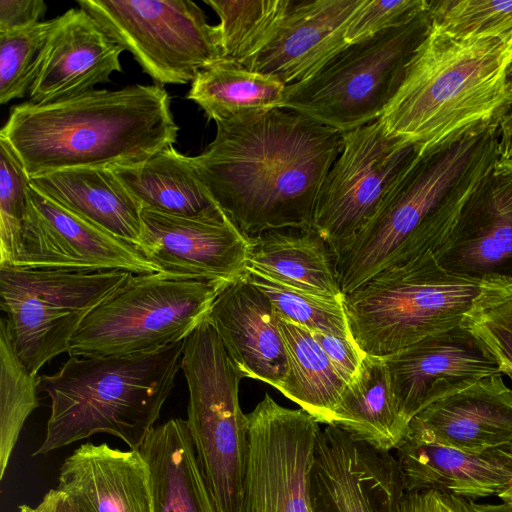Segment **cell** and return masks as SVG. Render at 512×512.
<instances>
[{
  "mask_svg": "<svg viewBox=\"0 0 512 512\" xmlns=\"http://www.w3.org/2000/svg\"><path fill=\"white\" fill-rule=\"evenodd\" d=\"M402 418L498 373L494 360L461 326L383 357Z\"/></svg>",
  "mask_w": 512,
  "mask_h": 512,
  "instance_id": "e0dca14e",
  "label": "cell"
},
{
  "mask_svg": "<svg viewBox=\"0 0 512 512\" xmlns=\"http://www.w3.org/2000/svg\"><path fill=\"white\" fill-rule=\"evenodd\" d=\"M331 425L378 450L395 449L408 425L385 358L365 354L357 375L342 392Z\"/></svg>",
  "mask_w": 512,
  "mask_h": 512,
  "instance_id": "83f0119b",
  "label": "cell"
},
{
  "mask_svg": "<svg viewBox=\"0 0 512 512\" xmlns=\"http://www.w3.org/2000/svg\"><path fill=\"white\" fill-rule=\"evenodd\" d=\"M213 141L192 157L211 196L248 237L312 229L322 183L343 133L276 108L216 123Z\"/></svg>",
  "mask_w": 512,
  "mask_h": 512,
  "instance_id": "6da1fadb",
  "label": "cell"
},
{
  "mask_svg": "<svg viewBox=\"0 0 512 512\" xmlns=\"http://www.w3.org/2000/svg\"><path fill=\"white\" fill-rule=\"evenodd\" d=\"M511 63L512 32L457 38L429 20L379 120L419 156L444 151L495 123L512 106Z\"/></svg>",
  "mask_w": 512,
  "mask_h": 512,
  "instance_id": "3957f363",
  "label": "cell"
},
{
  "mask_svg": "<svg viewBox=\"0 0 512 512\" xmlns=\"http://www.w3.org/2000/svg\"><path fill=\"white\" fill-rule=\"evenodd\" d=\"M461 327L497 366H512V275H481L479 293Z\"/></svg>",
  "mask_w": 512,
  "mask_h": 512,
  "instance_id": "d6a6232c",
  "label": "cell"
},
{
  "mask_svg": "<svg viewBox=\"0 0 512 512\" xmlns=\"http://www.w3.org/2000/svg\"><path fill=\"white\" fill-rule=\"evenodd\" d=\"M248 268L314 294L341 298L335 255L313 229H280L251 237Z\"/></svg>",
  "mask_w": 512,
  "mask_h": 512,
  "instance_id": "4316f807",
  "label": "cell"
},
{
  "mask_svg": "<svg viewBox=\"0 0 512 512\" xmlns=\"http://www.w3.org/2000/svg\"><path fill=\"white\" fill-rule=\"evenodd\" d=\"M475 512H512V504H476L473 502Z\"/></svg>",
  "mask_w": 512,
  "mask_h": 512,
  "instance_id": "bcb514c9",
  "label": "cell"
},
{
  "mask_svg": "<svg viewBox=\"0 0 512 512\" xmlns=\"http://www.w3.org/2000/svg\"><path fill=\"white\" fill-rule=\"evenodd\" d=\"M336 372L347 384L357 375L365 354L355 342L318 331H310Z\"/></svg>",
  "mask_w": 512,
  "mask_h": 512,
  "instance_id": "60d3db41",
  "label": "cell"
},
{
  "mask_svg": "<svg viewBox=\"0 0 512 512\" xmlns=\"http://www.w3.org/2000/svg\"><path fill=\"white\" fill-rule=\"evenodd\" d=\"M139 451L152 481L153 512H220L200 469L186 420L155 426Z\"/></svg>",
  "mask_w": 512,
  "mask_h": 512,
  "instance_id": "d4e9b609",
  "label": "cell"
},
{
  "mask_svg": "<svg viewBox=\"0 0 512 512\" xmlns=\"http://www.w3.org/2000/svg\"><path fill=\"white\" fill-rule=\"evenodd\" d=\"M428 24L426 11L404 25L348 44L313 75L287 85L281 108L342 133L380 119Z\"/></svg>",
  "mask_w": 512,
  "mask_h": 512,
  "instance_id": "ba28073f",
  "label": "cell"
},
{
  "mask_svg": "<svg viewBox=\"0 0 512 512\" xmlns=\"http://www.w3.org/2000/svg\"><path fill=\"white\" fill-rule=\"evenodd\" d=\"M218 15L222 58L245 66L272 38L294 0H204Z\"/></svg>",
  "mask_w": 512,
  "mask_h": 512,
  "instance_id": "4dcf8cb0",
  "label": "cell"
},
{
  "mask_svg": "<svg viewBox=\"0 0 512 512\" xmlns=\"http://www.w3.org/2000/svg\"><path fill=\"white\" fill-rule=\"evenodd\" d=\"M160 87L192 82L222 59L218 25L190 0H77Z\"/></svg>",
  "mask_w": 512,
  "mask_h": 512,
  "instance_id": "8fae6325",
  "label": "cell"
},
{
  "mask_svg": "<svg viewBox=\"0 0 512 512\" xmlns=\"http://www.w3.org/2000/svg\"><path fill=\"white\" fill-rule=\"evenodd\" d=\"M507 84H508L509 92L512 96V63L510 64V66L508 68V72H507Z\"/></svg>",
  "mask_w": 512,
  "mask_h": 512,
  "instance_id": "f907efd6",
  "label": "cell"
},
{
  "mask_svg": "<svg viewBox=\"0 0 512 512\" xmlns=\"http://www.w3.org/2000/svg\"><path fill=\"white\" fill-rule=\"evenodd\" d=\"M55 18L0 33V103L29 95L40 71Z\"/></svg>",
  "mask_w": 512,
  "mask_h": 512,
  "instance_id": "d590c367",
  "label": "cell"
},
{
  "mask_svg": "<svg viewBox=\"0 0 512 512\" xmlns=\"http://www.w3.org/2000/svg\"><path fill=\"white\" fill-rule=\"evenodd\" d=\"M189 401L187 427L220 512H240L248 453V417L239 404L243 377L205 320L185 340L180 362Z\"/></svg>",
  "mask_w": 512,
  "mask_h": 512,
  "instance_id": "52a82bcc",
  "label": "cell"
},
{
  "mask_svg": "<svg viewBox=\"0 0 512 512\" xmlns=\"http://www.w3.org/2000/svg\"><path fill=\"white\" fill-rule=\"evenodd\" d=\"M123 51L85 10L69 9L55 18L30 102H56L109 82L112 73L122 71Z\"/></svg>",
  "mask_w": 512,
  "mask_h": 512,
  "instance_id": "d6986e66",
  "label": "cell"
},
{
  "mask_svg": "<svg viewBox=\"0 0 512 512\" xmlns=\"http://www.w3.org/2000/svg\"><path fill=\"white\" fill-rule=\"evenodd\" d=\"M425 0H363L351 18L345 40L352 44L382 31L404 25L426 12Z\"/></svg>",
  "mask_w": 512,
  "mask_h": 512,
  "instance_id": "f35d334b",
  "label": "cell"
},
{
  "mask_svg": "<svg viewBox=\"0 0 512 512\" xmlns=\"http://www.w3.org/2000/svg\"><path fill=\"white\" fill-rule=\"evenodd\" d=\"M286 86L229 59L201 69L186 99L195 102L215 123L281 108Z\"/></svg>",
  "mask_w": 512,
  "mask_h": 512,
  "instance_id": "f1b7e54d",
  "label": "cell"
},
{
  "mask_svg": "<svg viewBox=\"0 0 512 512\" xmlns=\"http://www.w3.org/2000/svg\"><path fill=\"white\" fill-rule=\"evenodd\" d=\"M418 155L379 119L343 133L341 153L322 183L312 220V229L334 255L375 218Z\"/></svg>",
  "mask_w": 512,
  "mask_h": 512,
  "instance_id": "7c38bea8",
  "label": "cell"
},
{
  "mask_svg": "<svg viewBox=\"0 0 512 512\" xmlns=\"http://www.w3.org/2000/svg\"><path fill=\"white\" fill-rule=\"evenodd\" d=\"M228 285L160 272L131 274L84 319L68 354L127 356L184 341L208 319L216 298Z\"/></svg>",
  "mask_w": 512,
  "mask_h": 512,
  "instance_id": "8992f818",
  "label": "cell"
},
{
  "mask_svg": "<svg viewBox=\"0 0 512 512\" xmlns=\"http://www.w3.org/2000/svg\"><path fill=\"white\" fill-rule=\"evenodd\" d=\"M29 186L20 158L0 135V266L12 265L26 217Z\"/></svg>",
  "mask_w": 512,
  "mask_h": 512,
  "instance_id": "8d00e7d4",
  "label": "cell"
},
{
  "mask_svg": "<svg viewBox=\"0 0 512 512\" xmlns=\"http://www.w3.org/2000/svg\"><path fill=\"white\" fill-rule=\"evenodd\" d=\"M487 128L444 151L413 160L375 218L335 254L344 295L388 267L415 257L420 228L462 172Z\"/></svg>",
  "mask_w": 512,
  "mask_h": 512,
  "instance_id": "30bf717a",
  "label": "cell"
},
{
  "mask_svg": "<svg viewBox=\"0 0 512 512\" xmlns=\"http://www.w3.org/2000/svg\"><path fill=\"white\" fill-rule=\"evenodd\" d=\"M208 321L244 378L279 387L288 373V359L277 315L246 275L219 294Z\"/></svg>",
  "mask_w": 512,
  "mask_h": 512,
  "instance_id": "ffe728a7",
  "label": "cell"
},
{
  "mask_svg": "<svg viewBox=\"0 0 512 512\" xmlns=\"http://www.w3.org/2000/svg\"><path fill=\"white\" fill-rule=\"evenodd\" d=\"M474 218L512 219V154L499 153L490 188Z\"/></svg>",
  "mask_w": 512,
  "mask_h": 512,
  "instance_id": "ab89813d",
  "label": "cell"
},
{
  "mask_svg": "<svg viewBox=\"0 0 512 512\" xmlns=\"http://www.w3.org/2000/svg\"><path fill=\"white\" fill-rule=\"evenodd\" d=\"M248 453L240 512H313L311 477L319 422L268 393L247 414Z\"/></svg>",
  "mask_w": 512,
  "mask_h": 512,
  "instance_id": "4fadbf2b",
  "label": "cell"
},
{
  "mask_svg": "<svg viewBox=\"0 0 512 512\" xmlns=\"http://www.w3.org/2000/svg\"><path fill=\"white\" fill-rule=\"evenodd\" d=\"M30 186L67 210L136 246L142 206L108 168H72L30 179Z\"/></svg>",
  "mask_w": 512,
  "mask_h": 512,
  "instance_id": "cb8c5ba5",
  "label": "cell"
},
{
  "mask_svg": "<svg viewBox=\"0 0 512 512\" xmlns=\"http://www.w3.org/2000/svg\"><path fill=\"white\" fill-rule=\"evenodd\" d=\"M512 261V219L475 218L445 253L442 263L460 273L481 276Z\"/></svg>",
  "mask_w": 512,
  "mask_h": 512,
  "instance_id": "e575fe53",
  "label": "cell"
},
{
  "mask_svg": "<svg viewBox=\"0 0 512 512\" xmlns=\"http://www.w3.org/2000/svg\"><path fill=\"white\" fill-rule=\"evenodd\" d=\"M184 343L127 356H70L57 373L38 377V392L50 398L51 410L44 439L32 455L98 433L139 450L174 388Z\"/></svg>",
  "mask_w": 512,
  "mask_h": 512,
  "instance_id": "277c9868",
  "label": "cell"
},
{
  "mask_svg": "<svg viewBox=\"0 0 512 512\" xmlns=\"http://www.w3.org/2000/svg\"><path fill=\"white\" fill-rule=\"evenodd\" d=\"M363 0H294L277 31L245 65L285 85L301 82L348 43V24Z\"/></svg>",
  "mask_w": 512,
  "mask_h": 512,
  "instance_id": "ac0fdd59",
  "label": "cell"
},
{
  "mask_svg": "<svg viewBox=\"0 0 512 512\" xmlns=\"http://www.w3.org/2000/svg\"><path fill=\"white\" fill-rule=\"evenodd\" d=\"M484 454L512 472V442L488 450Z\"/></svg>",
  "mask_w": 512,
  "mask_h": 512,
  "instance_id": "f6af8a7d",
  "label": "cell"
},
{
  "mask_svg": "<svg viewBox=\"0 0 512 512\" xmlns=\"http://www.w3.org/2000/svg\"><path fill=\"white\" fill-rule=\"evenodd\" d=\"M497 497L505 503L512 504V484H510L506 489L501 491Z\"/></svg>",
  "mask_w": 512,
  "mask_h": 512,
  "instance_id": "7dc6e473",
  "label": "cell"
},
{
  "mask_svg": "<svg viewBox=\"0 0 512 512\" xmlns=\"http://www.w3.org/2000/svg\"><path fill=\"white\" fill-rule=\"evenodd\" d=\"M405 495L391 452L333 425L321 429L311 477L313 512H401Z\"/></svg>",
  "mask_w": 512,
  "mask_h": 512,
  "instance_id": "2e32d148",
  "label": "cell"
},
{
  "mask_svg": "<svg viewBox=\"0 0 512 512\" xmlns=\"http://www.w3.org/2000/svg\"><path fill=\"white\" fill-rule=\"evenodd\" d=\"M56 488L89 512H153L151 472L139 450L86 442L62 463Z\"/></svg>",
  "mask_w": 512,
  "mask_h": 512,
  "instance_id": "7402d4cb",
  "label": "cell"
},
{
  "mask_svg": "<svg viewBox=\"0 0 512 512\" xmlns=\"http://www.w3.org/2000/svg\"><path fill=\"white\" fill-rule=\"evenodd\" d=\"M480 283L481 276L447 268L433 251L388 267L344 295L352 338L364 354L386 357L456 329Z\"/></svg>",
  "mask_w": 512,
  "mask_h": 512,
  "instance_id": "5b68a950",
  "label": "cell"
},
{
  "mask_svg": "<svg viewBox=\"0 0 512 512\" xmlns=\"http://www.w3.org/2000/svg\"><path fill=\"white\" fill-rule=\"evenodd\" d=\"M288 373L276 389L319 423L331 425L346 383L311 332L277 316Z\"/></svg>",
  "mask_w": 512,
  "mask_h": 512,
  "instance_id": "f546056e",
  "label": "cell"
},
{
  "mask_svg": "<svg viewBox=\"0 0 512 512\" xmlns=\"http://www.w3.org/2000/svg\"><path fill=\"white\" fill-rule=\"evenodd\" d=\"M37 377L19 359L8 321L0 322V480H3L21 430L38 407Z\"/></svg>",
  "mask_w": 512,
  "mask_h": 512,
  "instance_id": "1f68e13d",
  "label": "cell"
},
{
  "mask_svg": "<svg viewBox=\"0 0 512 512\" xmlns=\"http://www.w3.org/2000/svg\"><path fill=\"white\" fill-rule=\"evenodd\" d=\"M473 502L437 491L406 493L401 512H475Z\"/></svg>",
  "mask_w": 512,
  "mask_h": 512,
  "instance_id": "b9f144b4",
  "label": "cell"
},
{
  "mask_svg": "<svg viewBox=\"0 0 512 512\" xmlns=\"http://www.w3.org/2000/svg\"><path fill=\"white\" fill-rule=\"evenodd\" d=\"M427 15L431 22L457 38L512 32V1H432Z\"/></svg>",
  "mask_w": 512,
  "mask_h": 512,
  "instance_id": "74e56055",
  "label": "cell"
},
{
  "mask_svg": "<svg viewBox=\"0 0 512 512\" xmlns=\"http://www.w3.org/2000/svg\"><path fill=\"white\" fill-rule=\"evenodd\" d=\"M396 459L406 493L437 491L470 501L497 496L512 484V472L482 454L405 432Z\"/></svg>",
  "mask_w": 512,
  "mask_h": 512,
  "instance_id": "603a6c76",
  "label": "cell"
},
{
  "mask_svg": "<svg viewBox=\"0 0 512 512\" xmlns=\"http://www.w3.org/2000/svg\"><path fill=\"white\" fill-rule=\"evenodd\" d=\"M131 274L0 266L1 309L27 370L36 375L51 359L68 353L84 319Z\"/></svg>",
  "mask_w": 512,
  "mask_h": 512,
  "instance_id": "9c48e42d",
  "label": "cell"
},
{
  "mask_svg": "<svg viewBox=\"0 0 512 512\" xmlns=\"http://www.w3.org/2000/svg\"><path fill=\"white\" fill-rule=\"evenodd\" d=\"M38 506L42 512H89L78 500L58 488L50 489Z\"/></svg>",
  "mask_w": 512,
  "mask_h": 512,
  "instance_id": "ee69618b",
  "label": "cell"
},
{
  "mask_svg": "<svg viewBox=\"0 0 512 512\" xmlns=\"http://www.w3.org/2000/svg\"><path fill=\"white\" fill-rule=\"evenodd\" d=\"M407 432L467 452L482 454L512 442V388L501 372L429 405Z\"/></svg>",
  "mask_w": 512,
  "mask_h": 512,
  "instance_id": "44dd1931",
  "label": "cell"
},
{
  "mask_svg": "<svg viewBox=\"0 0 512 512\" xmlns=\"http://www.w3.org/2000/svg\"><path fill=\"white\" fill-rule=\"evenodd\" d=\"M178 130L166 90L136 84L15 105L0 135L31 179L64 169L140 163L173 146Z\"/></svg>",
  "mask_w": 512,
  "mask_h": 512,
  "instance_id": "7a4b0ae2",
  "label": "cell"
},
{
  "mask_svg": "<svg viewBox=\"0 0 512 512\" xmlns=\"http://www.w3.org/2000/svg\"><path fill=\"white\" fill-rule=\"evenodd\" d=\"M499 371L506 375L512 382V366L509 365H498Z\"/></svg>",
  "mask_w": 512,
  "mask_h": 512,
  "instance_id": "c3c4849f",
  "label": "cell"
},
{
  "mask_svg": "<svg viewBox=\"0 0 512 512\" xmlns=\"http://www.w3.org/2000/svg\"><path fill=\"white\" fill-rule=\"evenodd\" d=\"M46 10L42 0H0V33L33 26L41 22Z\"/></svg>",
  "mask_w": 512,
  "mask_h": 512,
  "instance_id": "7bdbcfd3",
  "label": "cell"
},
{
  "mask_svg": "<svg viewBox=\"0 0 512 512\" xmlns=\"http://www.w3.org/2000/svg\"><path fill=\"white\" fill-rule=\"evenodd\" d=\"M66 271L158 272L134 245L67 210L31 186L12 265Z\"/></svg>",
  "mask_w": 512,
  "mask_h": 512,
  "instance_id": "5bb4252c",
  "label": "cell"
},
{
  "mask_svg": "<svg viewBox=\"0 0 512 512\" xmlns=\"http://www.w3.org/2000/svg\"><path fill=\"white\" fill-rule=\"evenodd\" d=\"M246 278L268 297L278 317L309 331L323 332L355 342L343 304L344 297L299 290L248 267Z\"/></svg>",
  "mask_w": 512,
  "mask_h": 512,
  "instance_id": "836d02e7",
  "label": "cell"
},
{
  "mask_svg": "<svg viewBox=\"0 0 512 512\" xmlns=\"http://www.w3.org/2000/svg\"><path fill=\"white\" fill-rule=\"evenodd\" d=\"M139 250L158 272L231 284L247 272L251 238L223 212L188 218L142 208Z\"/></svg>",
  "mask_w": 512,
  "mask_h": 512,
  "instance_id": "9a60e30c",
  "label": "cell"
},
{
  "mask_svg": "<svg viewBox=\"0 0 512 512\" xmlns=\"http://www.w3.org/2000/svg\"><path fill=\"white\" fill-rule=\"evenodd\" d=\"M19 512H42L39 506L33 508L29 505L22 504L18 507Z\"/></svg>",
  "mask_w": 512,
  "mask_h": 512,
  "instance_id": "681fc988",
  "label": "cell"
},
{
  "mask_svg": "<svg viewBox=\"0 0 512 512\" xmlns=\"http://www.w3.org/2000/svg\"><path fill=\"white\" fill-rule=\"evenodd\" d=\"M142 208L200 218L223 211L201 179L192 157L169 146L143 162L111 168Z\"/></svg>",
  "mask_w": 512,
  "mask_h": 512,
  "instance_id": "484cf974",
  "label": "cell"
}]
</instances>
